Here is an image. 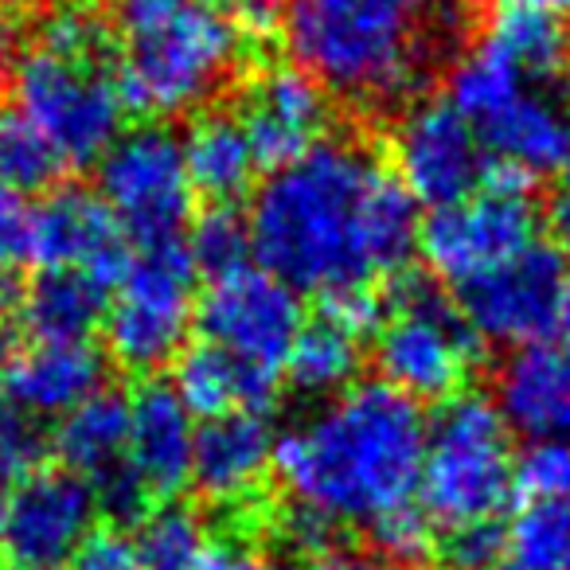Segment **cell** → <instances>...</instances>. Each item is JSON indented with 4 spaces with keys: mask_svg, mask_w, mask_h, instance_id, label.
Segmentation results:
<instances>
[{
    "mask_svg": "<svg viewBox=\"0 0 570 570\" xmlns=\"http://www.w3.org/2000/svg\"><path fill=\"white\" fill-rule=\"evenodd\" d=\"M250 250L297 294L333 297L399 274L422 235L419 204L364 145L321 137L254 191Z\"/></svg>",
    "mask_w": 570,
    "mask_h": 570,
    "instance_id": "cell-1",
    "label": "cell"
},
{
    "mask_svg": "<svg viewBox=\"0 0 570 570\" xmlns=\"http://www.w3.org/2000/svg\"><path fill=\"white\" fill-rule=\"evenodd\" d=\"M426 419L387 383H360L274 442V473L297 508L360 523L419 500Z\"/></svg>",
    "mask_w": 570,
    "mask_h": 570,
    "instance_id": "cell-2",
    "label": "cell"
},
{
    "mask_svg": "<svg viewBox=\"0 0 570 570\" xmlns=\"http://www.w3.org/2000/svg\"><path fill=\"white\" fill-rule=\"evenodd\" d=\"M282 36L325 90L391 102L426 63V0H282Z\"/></svg>",
    "mask_w": 570,
    "mask_h": 570,
    "instance_id": "cell-3",
    "label": "cell"
},
{
    "mask_svg": "<svg viewBox=\"0 0 570 570\" xmlns=\"http://www.w3.org/2000/svg\"><path fill=\"white\" fill-rule=\"evenodd\" d=\"M110 28L126 110L153 118L204 106L243 56L219 0H114Z\"/></svg>",
    "mask_w": 570,
    "mask_h": 570,
    "instance_id": "cell-4",
    "label": "cell"
},
{
    "mask_svg": "<svg viewBox=\"0 0 570 570\" xmlns=\"http://www.w3.org/2000/svg\"><path fill=\"white\" fill-rule=\"evenodd\" d=\"M515 492L512 426L484 395L445 399L426 426L419 504L445 531L500 523Z\"/></svg>",
    "mask_w": 570,
    "mask_h": 570,
    "instance_id": "cell-5",
    "label": "cell"
},
{
    "mask_svg": "<svg viewBox=\"0 0 570 570\" xmlns=\"http://www.w3.org/2000/svg\"><path fill=\"white\" fill-rule=\"evenodd\" d=\"M17 110L59 157V165H95L121 137L126 98L110 59H71L28 51L12 75Z\"/></svg>",
    "mask_w": 570,
    "mask_h": 570,
    "instance_id": "cell-6",
    "label": "cell"
},
{
    "mask_svg": "<svg viewBox=\"0 0 570 570\" xmlns=\"http://www.w3.org/2000/svg\"><path fill=\"white\" fill-rule=\"evenodd\" d=\"M196 262L188 243H141L106 309L110 356L129 372H157L176 360L196 321Z\"/></svg>",
    "mask_w": 570,
    "mask_h": 570,
    "instance_id": "cell-7",
    "label": "cell"
},
{
    "mask_svg": "<svg viewBox=\"0 0 570 570\" xmlns=\"http://www.w3.org/2000/svg\"><path fill=\"white\" fill-rule=\"evenodd\" d=\"M473 356V333L434 282L406 277L395 285V309L375 333V364L387 387L414 403H445L469 380Z\"/></svg>",
    "mask_w": 570,
    "mask_h": 570,
    "instance_id": "cell-8",
    "label": "cell"
},
{
    "mask_svg": "<svg viewBox=\"0 0 570 570\" xmlns=\"http://www.w3.org/2000/svg\"><path fill=\"white\" fill-rule=\"evenodd\" d=\"M531 243H539L535 199L528 196V184L500 173H489V180L458 204L434 207L419 235L430 269L453 285L504 266Z\"/></svg>",
    "mask_w": 570,
    "mask_h": 570,
    "instance_id": "cell-9",
    "label": "cell"
},
{
    "mask_svg": "<svg viewBox=\"0 0 570 570\" xmlns=\"http://www.w3.org/2000/svg\"><path fill=\"white\" fill-rule=\"evenodd\" d=\"M98 196L137 246L180 238L196 196L180 137L165 126L121 134L98 160Z\"/></svg>",
    "mask_w": 570,
    "mask_h": 570,
    "instance_id": "cell-10",
    "label": "cell"
},
{
    "mask_svg": "<svg viewBox=\"0 0 570 570\" xmlns=\"http://www.w3.org/2000/svg\"><path fill=\"white\" fill-rule=\"evenodd\" d=\"M196 325L207 344L277 380L305 317L297 289L262 266H246L207 285V294L196 305Z\"/></svg>",
    "mask_w": 570,
    "mask_h": 570,
    "instance_id": "cell-11",
    "label": "cell"
},
{
    "mask_svg": "<svg viewBox=\"0 0 570 570\" xmlns=\"http://www.w3.org/2000/svg\"><path fill=\"white\" fill-rule=\"evenodd\" d=\"M567 277V258L554 246L531 243L504 266L458 285V313L481 341L531 348L559 328Z\"/></svg>",
    "mask_w": 570,
    "mask_h": 570,
    "instance_id": "cell-12",
    "label": "cell"
},
{
    "mask_svg": "<svg viewBox=\"0 0 570 570\" xmlns=\"http://www.w3.org/2000/svg\"><path fill=\"white\" fill-rule=\"evenodd\" d=\"M395 176L414 204L445 207L489 180V153L476 129L445 98L414 102L391 129Z\"/></svg>",
    "mask_w": 570,
    "mask_h": 570,
    "instance_id": "cell-13",
    "label": "cell"
},
{
    "mask_svg": "<svg viewBox=\"0 0 570 570\" xmlns=\"http://www.w3.org/2000/svg\"><path fill=\"white\" fill-rule=\"evenodd\" d=\"M95 492L67 469H36L9 497L0 554L9 570H63L95 535Z\"/></svg>",
    "mask_w": 570,
    "mask_h": 570,
    "instance_id": "cell-14",
    "label": "cell"
},
{
    "mask_svg": "<svg viewBox=\"0 0 570 570\" xmlns=\"http://www.w3.org/2000/svg\"><path fill=\"white\" fill-rule=\"evenodd\" d=\"M121 223L87 188H59L32 207V254L43 269H75L106 285H118L129 266V243Z\"/></svg>",
    "mask_w": 570,
    "mask_h": 570,
    "instance_id": "cell-15",
    "label": "cell"
},
{
    "mask_svg": "<svg viewBox=\"0 0 570 570\" xmlns=\"http://www.w3.org/2000/svg\"><path fill=\"white\" fill-rule=\"evenodd\" d=\"M238 121H243L246 137H250L258 165L282 168L302 157V153H309L325 137V87L297 63L266 67L246 87V102Z\"/></svg>",
    "mask_w": 570,
    "mask_h": 570,
    "instance_id": "cell-16",
    "label": "cell"
},
{
    "mask_svg": "<svg viewBox=\"0 0 570 570\" xmlns=\"http://www.w3.org/2000/svg\"><path fill=\"white\" fill-rule=\"evenodd\" d=\"M274 430L262 411H235L207 419L196 430L191 484L212 504H243L274 469Z\"/></svg>",
    "mask_w": 570,
    "mask_h": 570,
    "instance_id": "cell-17",
    "label": "cell"
},
{
    "mask_svg": "<svg viewBox=\"0 0 570 570\" xmlns=\"http://www.w3.org/2000/svg\"><path fill=\"white\" fill-rule=\"evenodd\" d=\"M106 360L87 341H32L4 367V391L28 419H63L102 391Z\"/></svg>",
    "mask_w": 570,
    "mask_h": 570,
    "instance_id": "cell-18",
    "label": "cell"
},
{
    "mask_svg": "<svg viewBox=\"0 0 570 570\" xmlns=\"http://www.w3.org/2000/svg\"><path fill=\"white\" fill-rule=\"evenodd\" d=\"M196 422L168 383H145L129 399V465L149 497H176L191 481Z\"/></svg>",
    "mask_w": 570,
    "mask_h": 570,
    "instance_id": "cell-19",
    "label": "cell"
},
{
    "mask_svg": "<svg viewBox=\"0 0 570 570\" xmlns=\"http://www.w3.org/2000/svg\"><path fill=\"white\" fill-rule=\"evenodd\" d=\"M497 406L508 426L528 434L531 442H570V344H531L515 352L500 367Z\"/></svg>",
    "mask_w": 570,
    "mask_h": 570,
    "instance_id": "cell-20",
    "label": "cell"
},
{
    "mask_svg": "<svg viewBox=\"0 0 570 570\" xmlns=\"http://www.w3.org/2000/svg\"><path fill=\"white\" fill-rule=\"evenodd\" d=\"M56 453L67 473L79 476L87 489H98L110 476L129 469V399L98 391L56 430Z\"/></svg>",
    "mask_w": 570,
    "mask_h": 570,
    "instance_id": "cell-21",
    "label": "cell"
},
{
    "mask_svg": "<svg viewBox=\"0 0 570 570\" xmlns=\"http://www.w3.org/2000/svg\"><path fill=\"white\" fill-rule=\"evenodd\" d=\"M176 399L188 406L191 419H219L235 411H266L277 395L274 375H262L254 367L230 360L215 344H196L176 356Z\"/></svg>",
    "mask_w": 570,
    "mask_h": 570,
    "instance_id": "cell-22",
    "label": "cell"
},
{
    "mask_svg": "<svg viewBox=\"0 0 570 570\" xmlns=\"http://www.w3.org/2000/svg\"><path fill=\"white\" fill-rule=\"evenodd\" d=\"M180 149L191 188L204 191L215 204L243 196L254 184V173H258V157H254V145L246 137L238 114H199L188 126V134H184Z\"/></svg>",
    "mask_w": 570,
    "mask_h": 570,
    "instance_id": "cell-23",
    "label": "cell"
},
{
    "mask_svg": "<svg viewBox=\"0 0 570 570\" xmlns=\"http://www.w3.org/2000/svg\"><path fill=\"white\" fill-rule=\"evenodd\" d=\"M110 309V285L75 269H43L24 289L20 321L32 341H87Z\"/></svg>",
    "mask_w": 570,
    "mask_h": 570,
    "instance_id": "cell-24",
    "label": "cell"
},
{
    "mask_svg": "<svg viewBox=\"0 0 570 570\" xmlns=\"http://www.w3.org/2000/svg\"><path fill=\"white\" fill-rule=\"evenodd\" d=\"M489 40L500 43L508 59L539 87H551L570 63V28L567 20L531 9H500L492 20Z\"/></svg>",
    "mask_w": 570,
    "mask_h": 570,
    "instance_id": "cell-25",
    "label": "cell"
},
{
    "mask_svg": "<svg viewBox=\"0 0 570 570\" xmlns=\"http://www.w3.org/2000/svg\"><path fill=\"white\" fill-rule=\"evenodd\" d=\"M360 367V341L333 321H313L302 325L294 348L285 356V375L305 395H341L356 380Z\"/></svg>",
    "mask_w": 570,
    "mask_h": 570,
    "instance_id": "cell-26",
    "label": "cell"
},
{
    "mask_svg": "<svg viewBox=\"0 0 570 570\" xmlns=\"http://www.w3.org/2000/svg\"><path fill=\"white\" fill-rule=\"evenodd\" d=\"M504 562L520 570H570V500L520 508L504 531Z\"/></svg>",
    "mask_w": 570,
    "mask_h": 570,
    "instance_id": "cell-27",
    "label": "cell"
},
{
    "mask_svg": "<svg viewBox=\"0 0 570 570\" xmlns=\"http://www.w3.org/2000/svg\"><path fill=\"white\" fill-rule=\"evenodd\" d=\"M207 531L188 508H157L141 520L134 539V554L141 570H196L207 551Z\"/></svg>",
    "mask_w": 570,
    "mask_h": 570,
    "instance_id": "cell-28",
    "label": "cell"
},
{
    "mask_svg": "<svg viewBox=\"0 0 570 570\" xmlns=\"http://www.w3.org/2000/svg\"><path fill=\"white\" fill-rule=\"evenodd\" d=\"M40 48L71 59H110L114 28L95 0H59L40 20Z\"/></svg>",
    "mask_w": 570,
    "mask_h": 570,
    "instance_id": "cell-29",
    "label": "cell"
},
{
    "mask_svg": "<svg viewBox=\"0 0 570 570\" xmlns=\"http://www.w3.org/2000/svg\"><path fill=\"white\" fill-rule=\"evenodd\" d=\"M59 157L51 145L20 118V110H0V180L17 191L48 188L59 173Z\"/></svg>",
    "mask_w": 570,
    "mask_h": 570,
    "instance_id": "cell-30",
    "label": "cell"
},
{
    "mask_svg": "<svg viewBox=\"0 0 570 570\" xmlns=\"http://www.w3.org/2000/svg\"><path fill=\"white\" fill-rule=\"evenodd\" d=\"M188 254H191V262H196V269H204L212 282L215 277L235 274V269H246L254 258L246 219L230 212V207H215V212H207L204 219L191 227Z\"/></svg>",
    "mask_w": 570,
    "mask_h": 570,
    "instance_id": "cell-31",
    "label": "cell"
},
{
    "mask_svg": "<svg viewBox=\"0 0 570 570\" xmlns=\"http://www.w3.org/2000/svg\"><path fill=\"white\" fill-rule=\"evenodd\" d=\"M515 489L528 497V504L570 500V442L562 438L531 442L528 453L515 458Z\"/></svg>",
    "mask_w": 570,
    "mask_h": 570,
    "instance_id": "cell-32",
    "label": "cell"
},
{
    "mask_svg": "<svg viewBox=\"0 0 570 570\" xmlns=\"http://www.w3.org/2000/svg\"><path fill=\"white\" fill-rule=\"evenodd\" d=\"M48 442L24 411H0V484L28 481L40 469Z\"/></svg>",
    "mask_w": 570,
    "mask_h": 570,
    "instance_id": "cell-33",
    "label": "cell"
},
{
    "mask_svg": "<svg viewBox=\"0 0 570 570\" xmlns=\"http://www.w3.org/2000/svg\"><path fill=\"white\" fill-rule=\"evenodd\" d=\"M367 531H372L375 547L399 562H419L422 554L434 547V523H430V515L422 512L419 500L399 508V512L383 515V520H375Z\"/></svg>",
    "mask_w": 570,
    "mask_h": 570,
    "instance_id": "cell-34",
    "label": "cell"
},
{
    "mask_svg": "<svg viewBox=\"0 0 570 570\" xmlns=\"http://www.w3.org/2000/svg\"><path fill=\"white\" fill-rule=\"evenodd\" d=\"M32 254V204L0 180V274H12Z\"/></svg>",
    "mask_w": 570,
    "mask_h": 570,
    "instance_id": "cell-35",
    "label": "cell"
},
{
    "mask_svg": "<svg viewBox=\"0 0 570 570\" xmlns=\"http://www.w3.org/2000/svg\"><path fill=\"white\" fill-rule=\"evenodd\" d=\"M445 562H450V570H497L504 562V531H500V523L450 531L445 535Z\"/></svg>",
    "mask_w": 570,
    "mask_h": 570,
    "instance_id": "cell-36",
    "label": "cell"
},
{
    "mask_svg": "<svg viewBox=\"0 0 570 570\" xmlns=\"http://www.w3.org/2000/svg\"><path fill=\"white\" fill-rule=\"evenodd\" d=\"M321 317L333 321L336 328H344V333H352L360 341V336L375 333L383 325V302L372 285H352V289L325 297V313Z\"/></svg>",
    "mask_w": 570,
    "mask_h": 570,
    "instance_id": "cell-37",
    "label": "cell"
},
{
    "mask_svg": "<svg viewBox=\"0 0 570 570\" xmlns=\"http://www.w3.org/2000/svg\"><path fill=\"white\" fill-rule=\"evenodd\" d=\"M243 43H266L282 32V0H223Z\"/></svg>",
    "mask_w": 570,
    "mask_h": 570,
    "instance_id": "cell-38",
    "label": "cell"
},
{
    "mask_svg": "<svg viewBox=\"0 0 570 570\" xmlns=\"http://www.w3.org/2000/svg\"><path fill=\"white\" fill-rule=\"evenodd\" d=\"M63 570H141L134 543L121 535H90L87 547Z\"/></svg>",
    "mask_w": 570,
    "mask_h": 570,
    "instance_id": "cell-39",
    "label": "cell"
},
{
    "mask_svg": "<svg viewBox=\"0 0 570 570\" xmlns=\"http://www.w3.org/2000/svg\"><path fill=\"white\" fill-rule=\"evenodd\" d=\"M333 528H336V523H328L325 515L294 504V508H289V515H285V543L297 547V551H309L313 559H317V554H328Z\"/></svg>",
    "mask_w": 570,
    "mask_h": 570,
    "instance_id": "cell-40",
    "label": "cell"
},
{
    "mask_svg": "<svg viewBox=\"0 0 570 570\" xmlns=\"http://www.w3.org/2000/svg\"><path fill=\"white\" fill-rule=\"evenodd\" d=\"M24 56H28L24 28H20V20L12 17V12H0V87L12 82V75H17V67Z\"/></svg>",
    "mask_w": 570,
    "mask_h": 570,
    "instance_id": "cell-41",
    "label": "cell"
},
{
    "mask_svg": "<svg viewBox=\"0 0 570 570\" xmlns=\"http://www.w3.org/2000/svg\"><path fill=\"white\" fill-rule=\"evenodd\" d=\"M196 570H274L269 562H262L254 551L246 547H235V543H215L204 551Z\"/></svg>",
    "mask_w": 570,
    "mask_h": 570,
    "instance_id": "cell-42",
    "label": "cell"
},
{
    "mask_svg": "<svg viewBox=\"0 0 570 570\" xmlns=\"http://www.w3.org/2000/svg\"><path fill=\"white\" fill-rule=\"evenodd\" d=\"M309 570H395L391 562L372 559V554H356V551H328L317 554L309 562Z\"/></svg>",
    "mask_w": 570,
    "mask_h": 570,
    "instance_id": "cell-43",
    "label": "cell"
},
{
    "mask_svg": "<svg viewBox=\"0 0 570 570\" xmlns=\"http://www.w3.org/2000/svg\"><path fill=\"white\" fill-rule=\"evenodd\" d=\"M20 302H24V289L17 285V277L0 274V321L20 317Z\"/></svg>",
    "mask_w": 570,
    "mask_h": 570,
    "instance_id": "cell-44",
    "label": "cell"
},
{
    "mask_svg": "<svg viewBox=\"0 0 570 570\" xmlns=\"http://www.w3.org/2000/svg\"><path fill=\"white\" fill-rule=\"evenodd\" d=\"M500 9H531V12H547V17L570 20V0H497Z\"/></svg>",
    "mask_w": 570,
    "mask_h": 570,
    "instance_id": "cell-45",
    "label": "cell"
},
{
    "mask_svg": "<svg viewBox=\"0 0 570 570\" xmlns=\"http://www.w3.org/2000/svg\"><path fill=\"white\" fill-rule=\"evenodd\" d=\"M559 328L570 344V277H567V294H562V313H559Z\"/></svg>",
    "mask_w": 570,
    "mask_h": 570,
    "instance_id": "cell-46",
    "label": "cell"
},
{
    "mask_svg": "<svg viewBox=\"0 0 570 570\" xmlns=\"http://www.w3.org/2000/svg\"><path fill=\"white\" fill-rule=\"evenodd\" d=\"M4 520H9V492L0 484V539H4Z\"/></svg>",
    "mask_w": 570,
    "mask_h": 570,
    "instance_id": "cell-47",
    "label": "cell"
},
{
    "mask_svg": "<svg viewBox=\"0 0 570 570\" xmlns=\"http://www.w3.org/2000/svg\"><path fill=\"white\" fill-rule=\"evenodd\" d=\"M497 570H520V567H512V562H500V567Z\"/></svg>",
    "mask_w": 570,
    "mask_h": 570,
    "instance_id": "cell-48",
    "label": "cell"
},
{
    "mask_svg": "<svg viewBox=\"0 0 570 570\" xmlns=\"http://www.w3.org/2000/svg\"><path fill=\"white\" fill-rule=\"evenodd\" d=\"M0 391H4V375H0Z\"/></svg>",
    "mask_w": 570,
    "mask_h": 570,
    "instance_id": "cell-49",
    "label": "cell"
}]
</instances>
